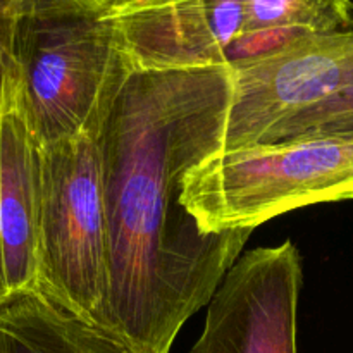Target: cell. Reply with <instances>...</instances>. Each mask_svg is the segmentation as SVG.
Returning a JSON list of instances; mask_svg holds the SVG:
<instances>
[{
  "mask_svg": "<svg viewBox=\"0 0 353 353\" xmlns=\"http://www.w3.org/2000/svg\"><path fill=\"white\" fill-rule=\"evenodd\" d=\"M231 95L230 68H130L92 134L109 231L105 330L138 353L171 352L254 233H207L183 203L188 172L223 150Z\"/></svg>",
  "mask_w": 353,
  "mask_h": 353,
  "instance_id": "cell-1",
  "label": "cell"
},
{
  "mask_svg": "<svg viewBox=\"0 0 353 353\" xmlns=\"http://www.w3.org/2000/svg\"><path fill=\"white\" fill-rule=\"evenodd\" d=\"M16 102L40 145L93 134L131 68L107 7L90 0H16Z\"/></svg>",
  "mask_w": 353,
  "mask_h": 353,
  "instance_id": "cell-2",
  "label": "cell"
},
{
  "mask_svg": "<svg viewBox=\"0 0 353 353\" xmlns=\"http://www.w3.org/2000/svg\"><path fill=\"white\" fill-rule=\"evenodd\" d=\"M350 199L353 134L221 150L183 186V203L207 233L255 230L293 209Z\"/></svg>",
  "mask_w": 353,
  "mask_h": 353,
  "instance_id": "cell-3",
  "label": "cell"
},
{
  "mask_svg": "<svg viewBox=\"0 0 353 353\" xmlns=\"http://www.w3.org/2000/svg\"><path fill=\"white\" fill-rule=\"evenodd\" d=\"M38 292L105 330L109 231L102 159L92 134L41 147Z\"/></svg>",
  "mask_w": 353,
  "mask_h": 353,
  "instance_id": "cell-4",
  "label": "cell"
},
{
  "mask_svg": "<svg viewBox=\"0 0 353 353\" xmlns=\"http://www.w3.org/2000/svg\"><path fill=\"white\" fill-rule=\"evenodd\" d=\"M302 283V257L293 241L240 255L210 299L190 353H299Z\"/></svg>",
  "mask_w": 353,
  "mask_h": 353,
  "instance_id": "cell-5",
  "label": "cell"
},
{
  "mask_svg": "<svg viewBox=\"0 0 353 353\" xmlns=\"http://www.w3.org/2000/svg\"><path fill=\"white\" fill-rule=\"evenodd\" d=\"M233 74L223 150L259 145L295 114L353 85V31L310 34L290 50Z\"/></svg>",
  "mask_w": 353,
  "mask_h": 353,
  "instance_id": "cell-6",
  "label": "cell"
},
{
  "mask_svg": "<svg viewBox=\"0 0 353 353\" xmlns=\"http://www.w3.org/2000/svg\"><path fill=\"white\" fill-rule=\"evenodd\" d=\"M131 68H226L224 50L240 37L247 0H150L109 9Z\"/></svg>",
  "mask_w": 353,
  "mask_h": 353,
  "instance_id": "cell-7",
  "label": "cell"
},
{
  "mask_svg": "<svg viewBox=\"0 0 353 353\" xmlns=\"http://www.w3.org/2000/svg\"><path fill=\"white\" fill-rule=\"evenodd\" d=\"M41 145L14 105L0 112V302L38 290Z\"/></svg>",
  "mask_w": 353,
  "mask_h": 353,
  "instance_id": "cell-8",
  "label": "cell"
},
{
  "mask_svg": "<svg viewBox=\"0 0 353 353\" xmlns=\"http://www.w3.org/2000/svg\"><path fill=\"white\" fill-rule=\"evenodd\" d=\"M0 353H138L38 290L0 302Z\"/></svg>",
  "mask_w": 353,
  "mask_h": 353,
  "instance_id": "cell-9",
  "label": "cell"
},
{
  "mask_svg": "<svg viewBox=\"0 0 353 353\" xmlns=\"http://www.w3.org/2000/svg\"><path fill=\"white\" fill-rule=\"evenodd\" d=\"M300 28L316 34L353 31V0H247L245 30Z\"/></svg>",
  "mask_w": 353,
  "mask_h": 353,
  "instance_id": "cell-10",
  "label": "cell"
},
{
  "mask_svg": "<svg viewBox=\"0 0 353 353\" xmlns=\"http://www.w3.org/2000/svg\"><path fill=\"white\" fill-rule=\"evenodd\" d=\"M310 34L316 33L300 28H265L243 31L224 50V64L230 69H236L265 61L290 50Z\"/></svg>",
  "mask_w": 353,
  "mask_h": 353,
  "instance_id": "cell-11",
  "label": "cell"
},
{
  "mask_svg": "<svg viewBox=\"0 0 353 353\" xmlns=\"http://www.w3.org/2000/svg\"><path fill=\"white\" fill-rule=\"evenodd\" d=\"M347 117H353V85L283 121L281 124L272 128L259 145H272L303 138L319 128Z\"/></svg>",
  "mask_w": 353,
  "mask_h": 353,
  "instance_id": "cell-12",
  "label": "cell"
},
{
  "mask_svg": "<svg viewBox=\"0 0 353 353\" xmlns=\"http://www.w3.org/2000/svg\"><path fill=\"white\" fill-rule=\"evenodd\" d=\"M16 0H0V112L16 103L12 31Z\"/></svg>",
  "mask_w": 353,
  "mask_h": 353,
  "instance_id": "cell-13",
  "label": "cell"
},
{
  "mask_svg": "<svg viewBox=\"0 0 353 353\" xmlns=\"http://www.w3.org/2000/svg\"><path fill=\"white\" fill-rule=\"evenodd\" d=\"M330 134H353V117H347V119L336 121V123H331L327 126L319 128L314 133L307 134L303 138H310V137H330ZM299 140V138H296Z\"/></svg>",
  "mask_w": 353,
  "mask_h": 353,
  "instance_id": "cell-14",
  "label": "cell"
},
{
  "mask_svg": "<svg viewBox=\"0 0 353 353\" xmlns=\"http://www.w3.org/2000/svg\"><path fill=\"white\" fill-rule=\"evenodd\" d=\"M90 2L100 3V6L107 7V9H112V7H116L117 3H121V2H123V0H90Z\"/></svg>",
  "mask_w": 353,
  "mask_h": 353,
  "instance_id": "cell-15",
  "label": "cell"
}]
</instances>
